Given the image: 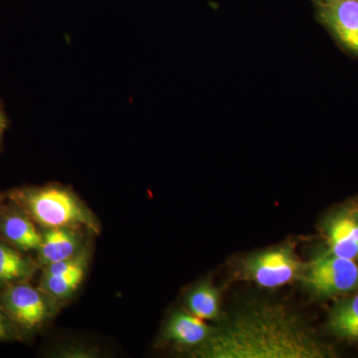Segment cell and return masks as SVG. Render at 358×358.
Segmentation results:
<instances>
[{
    "label": "cell",
    "instance_id": "cell-1",
    "mask_svg": "<svg viewBox=\"0 0 358 358\" xmlns=\"http://www.w3.org/2000/svg\"><path fill=\"white\" fill-rule=\"evenodd\" d=\"M195 355L204 358H320L327 352L288 308L256 303L215 329Z\"/></svg>",
    "mask_w": 358,
    "mask_h": 358
},
{
    "label": "cell",
    "instance_id": "cell-2",
    "mask_svg": "<svg viewBox=\"0 0 358 358\" xmlns=\"http://www.w3.org/2000/svg\"><path fill=\"white\" fill-rule=\"evenodd\" d=\"M8 197L34 222L46 229L84 226L99 232L93 214L69 189L62 186L20 188L9 193Z\"/></svg>",
    "mask_w": 358,
    "mask_h": 358
},
{
    "label": "cell",
    "instance_id": "cell-3",
    "mask_svg": "<svg viewBox=\"0 0 358 358\" xmlns=\"http://www.w3.org/2000/svg\"><path fill=\"white\" fill-rule=\"evenodd\" d=\"M0 303L13 324L27 331L41 326L48 315L43 294L23 282L6 286Z\"/></svg>",
    "mask_w": 358,
    "mask_h": 358
},
{
    "label": "cell",
    "instance_id": "cell-4",
    "mask_svg": "<svg viewBox=\"0 0 358 358\" xmlns=\"http://www.w3.org/2000/svg\"><path fill=\"white\" fill-rule=\"evenodd\" d=\"M305 280L320 294L345 293L358 284V266L350 259L324 257L310 265Z\"/></svg>",
    "mask_w": 358,
    "mask_h": 358
},
{
    "label": "cell",
    "instance_id": "cell-5",
    "mask_svg": "<svg viewBox=\"0 0 358 358\" xmlns=\"http://www.w3.org/2000/svg\"><path fill=\"white\" fill-rule=\"evenodd\" d=\"M247 275L264 288L273 289L293 281L298 275V261L287 249L264 252L247 264Z\"/></svg>",
    "mask_w": 358,
    "mask_h": 358
},
{
    "label": "cell",
    "instance_id": "cell-6",
    "mask_svg": "<svg viewBox=\"0 0 358 358\" xmlns=\"http://www.w3.org/2000/svg\"><path fill=\"white\" fill-rule=\"evenodd\" d=\"M320 15L338 41L358 54V0L322 4Z\"/></svg>",
    "mask_w": 358,
    "mask_h": 358
},
{
    "label": "cell",
    "instance_id": "cell-7",
    "mask_svg": "<svg viewBox=\"0 0 358 358\" xmlns=\"http://www.w3.org/2000/svg\"><path fill=\"white\" fill-rule=\"evenodd\" d=\"M0 233L6 242L20 251H38L42 234L35 227L34 221L15 204L0 214Z\"/></svg>",
    "mask_w": 358,
    "mask_h": 358
},
{
    "label": "cell",
    "instance_id": "cell-8",
    "mask_svg": "<svg viewBox=\"0 0 358 358\" xmlns=\"http://www.w3.org/2000/svg\"><path fill=\"white\" fill-rule=\"evenodd\" d=\"M213 331L203 320L192 313H176L167 322L164 338L174 345L186 348H199L210 338Z\"/></svg>",
    "mask_w": 358,
    "mask_h": 358
},
{
    "label": "cell",
    "instance_id": "cell-9",
    "mask_svg": "<svg viewBox=\"0 0 358 358\" xmlns=\"http://www.w3.org/2000/svg\"><path fill=\"white\" fill-rule=\"evenodd\" d=\"M75 228H47L38 249L39 262L43 266L73 258L79 254L80 240Z\"/></svg>",
    "mask_w": 358,
    "mask_h": 358
},
{
    "label": "cell",
    "instance_id": "cell-10",
    "mask_svg": "<svg viewBox=\"0 0 358 358\" xmlns=\"http://www.w3.org/2000/svg\"><path fill=\"white\" fill-rule=\"evenodd\" d=\"M329 243L334 256L355 260L358 256V222L350 216L336 218L329 228Z\"/></svg>",
    "mask_w": 358,
    "mask_h": 358
},
{
    "label": "cell",
    "instance_id": "cell-11",
    "mask_svg": "<svg viewBox=\"0 0 358 358\" xmlns=\"http://www.w3.org/2000/svg\"><path fill=\"white\" fill-rule=\"evenodd\" d=\"M35 267L33 261L23 255L20 250L0 242V285L8 286L24 281L33 274Z\"/></svg>",
    "mask_w": 358,
    "mask_h": 358
},
{
    "label": "cell",
    "instance_id": "cell-12",
    "mask_svg": "<svg viewBox=\"0 0 358 358\" xmlns=\"http://www.w3.org/2000/svg\"><path fill=\"white\" fill-rule=\"evenodd\" d=\"M329 326L341 338L358 341V294L334 308Z\"/></svg>",
    "mask_w": 358,
    "mask_h": 358
},
{
    "label": "cell",
    "instance_id": "cell-13",
    "mask_svg": "<svg viewBox=\"0 0 358 358\" xmlns=\"http://www.w3.org/2000/svg\"><path fill=\"white\" fill-rule=\"evenodd\" d=\"M86 266L87 263L82 264L65 274H43L41 279L42 291L53 298H67L76 291L83 281Z\"/></svg>",
    "mask_w": 358,
    "mask_h": 358
},
{
    "label": "cell",
    "instance_id": "cell-14",
    "mask_svg": "<svg viewBox=\"0 0 358 358\" xmlns=\"http://www.w3.org/2000/svg\"><path fill=\"white\" fill-rule=\"evenodd\" d=\"M187 307L189 312L199 319H215L219 313L217 291L210 285H200L188 296Z\"/></svg>",
    "mask_w": 358,
    "mask_h": 358
},
{
    "label": "cell",
    "instance_id": "cell-15",
    "mask_svg": "<svg viewBox=\"0 0 358 358\" xmlns=\"http://www.w3.org/2000/svg\"><path fill=\"white\" fill-rule=\"evenodd\" d=\"M14 338H16L15 324L0 303V341H13Z\"/></svg>",
    "mask_w": 358,
    "mask_h": 358
},
{
    "label": "cell",
    "instance_id": "cell-16",
    "mask_svg": "<svg viewBox=\"0 0 358 358\" xmlns=\"http://www.w3.org/2000/svg\"><path fill=\"white\" fill-rule=\"evenodd\" d=\"M8 126L9 120L7 117L6 110H4L3 103L0 101V150H1L4 134L8 129Z\"/></svg>",
    "mask_w": 358,
    "mask_h": 358
},
{
    "label": "cell",
    "instance_id": "cell-17",
    "mask_svg": "<svg viewBox=\"0 0 358 358\" xmlns=\"http://www.w3.org/2000/svg\"><path fill=\"white\" fill-rule=\"evenodd\" d=\"M322 4L331 3V2L338 1V0H320Z\"/></svg>",
    "mask_w": 358,
    "mask_h": 358
}]
</instances>
